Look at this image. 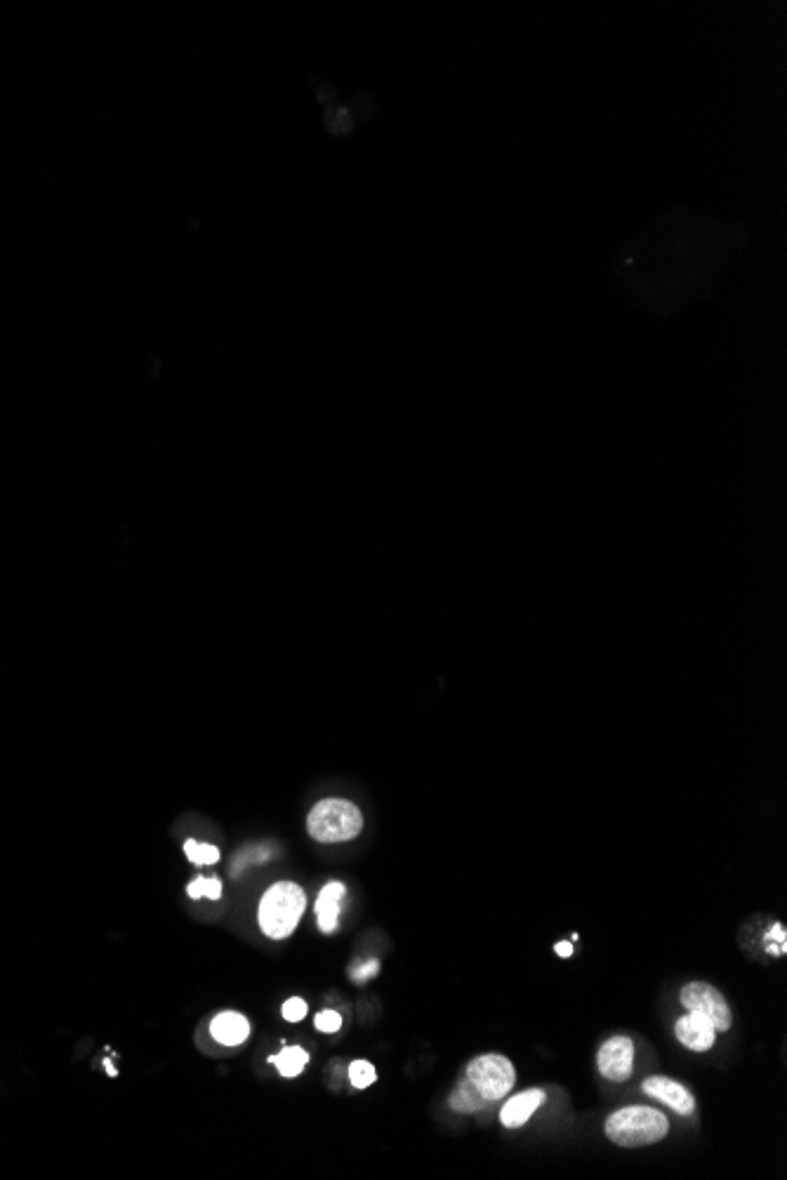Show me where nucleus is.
<instances>
[{
  "label": "nucleus",
  "instance_id": "f257e3e1",
  "mask_svg": "<svg viewBox=\"0 0 787 1180\" xmlns=\"http://www.w3.org/2000/svg\"><path fill=\"white\" fill-rule=\"evenodd\" d=\"M667 1117L646 1105H632L606 1119V1136L620 1148H644L667 1136Z\"/></svg>",
  "mask_w": 787,
  "mask_h": 1180
},
{
  "label": "nucleus",
  "instance_id": "f03ea898",
  "mask_svg": "<svg viewBox=\"0 0 787 1180\" xmlns=\"http://www.w3.org/2000/svg\"><path fill=\"white\" fill-rule=\"evenodd\" d=\"M304 905H307L304 891L293 881H281V884L271 886L262 896L260 912H257L264 936L274 940L288 938L300 924Z\"/></svg>",
  "mask_w": 787,
  "mask_h": 1180
},
{
  "label": "nucleus",
  "instance_id": "7ed1b4c3",
  "mask_svg": "<svg viewBox=\"0 0 787 1180\" xmlns=\"http://www.w3.org/2000/svg\"><path fill=\"white\" fill-rule=\"evenodd\" d=\"M307 830L321 844H340V841L359 837L363 830V815L352 801L323 799L309 813Z\"/></svg>",
  "mask_w": 787,
  "mask_h": 1180
},
{
  "label": "nucleus",
  "instance_id": "20e7f679",
  "mask_svg": "<svg viewBox=\"0 0 787 1180\" xmlns=\"http://www.w3.org/2000/svg\"><path fill=\"white\" fill-rule=\"evenodd\" d=\"M465 1079L486 1103H493V1100L507 1096L509 1089L514 1086V1079H517V1072H514V1065L507 1058L488 1053V1056L474 1058L467 1065Z\"/></svg>",
  "mask_w": 787,
  "mask_h": 1180
},
{
  "label": "nucleus",
  "instance_id": "39448f33",
  "mask_svg": "<svg viewBox=\"0 0 787 1180\" xmlns=\"http://www.w3.org/2000/svg\"><path fill=\"white\" fill-rule=\"evenodd\" d=\"M679 999L686 1006V1011H696L700 1016H705L717 1032H726L733 1023L729 1004H726L724 994L717 987L707 983H689L681 990Z\"/></svg>",
  "mask_w": 787,
  "mask_h": 1180
},
{
  "label": "nucleus",
  "instance_id": "423d86ee",
  "mask_svg": "<svg viewBox=\"0 0 787 1180\" xmlns=\"http://www.w3.org/2000/svg\"><path fill=\"white\" fill-rule=\"evenodd\" d=\"M599 1072L611 1082H625L634 1067V1044L627 1037H613L597 1053Z\"/></svg>",
  "mask_w": 787,
  "mask_h": 1180
},
{
  "label": "nucleus",
  "instance_id": "0eeeda50",
  "mask_svg": "<svg viewBox=\"0 0 787 1180\" xmlns=\"http://www.w3.org/2000/svg\"><path fill=\"white\" fill-rule=\"evenodd\" d=\"M674 1034H677L679 1042L691 1051H710L714 1046V1039H717V1030H714V1025L696 1011H689L686 1016H681L677 1020V1025H674Z\"/></svg>",
  "mask_w": 787,
  "mask_h": 1180
},
{
  "label": "nucleus",
  "instance_id": "6e6552de",
  "mask_svg": "<svg viewBox=\"0 0 787 1180\" xmlns=\"http://www.w3.org/2000/svg\"><path fill=\"white\" fill-rule=\"evenodd\" d=\"M644 1093L656 1100H663L667 1107H672L679 1115H693V1110H696V1100H693L689 1089L674 1082V1079L648 1077L644 1082Z\"/></svg>",
  "mask_w": 787,
  "mask_h": 1180
},
{
  "label": "nucleus",
  "instance_id": "1a4fd4ad",
  "mask_svg": "<svg viewBox=\"0 0 787 1180\" xmlns=\"http://www.w3.org/2000/svg\"><path fill=\"white\" fill-rule=\"evenodd\" d=\"M542 1100H545V1093H542L540 1089L524 1091V1093H519V1096L509 1098L507 1103L502 1105V1112H500L502 1124H505L507 1129H519V1126H524L528 1119L533 1117V1112L538 1110Z\"/></svg>",
  "mask_w": 787,
  "mask_h": 1180
},
{
  "label": "nucleus",
  "instance_id": "9d476101",
  "mask_svg": "<svg viewBox=\"0 0 787 1180\" xmlns=\"http://www.w3.org/2000/svg\"><path fill=\"white\" fill-rule=\"evenodd\" d=\"M347 888L340 881H330L321 888L319 900H316V921H319L323 933H333L340 919V905L345 898Z\"/></svg>",
  "mask_w": 787,
  "mask_h": 1180
},
{
  "label": "nucleus",
  "instance_id": "9b49d317",
  "mask_svg": "<svg viewBox=\"0 0 787 1180\" xmlns=\"http://www.w3.org/2000/svg\"><path fill=\"white\" fill-rule=\"evenodd\" d=\"M210 1032H213V1037L220 1044L238 1046L248 1039L250 1023L246 1020V1016H241V1013L224 1011L213 1020V1023H210Z\"/></svg>",
  "mask_w": 787,
  "mask_h": 1180
},
{
  "label": "nucleus",
  "instance_id": "f8f14e48",
  "mask_svg": "<svg viewBox=\"0 0 787 1180\" xmlns=\"http://www.w3.org/2000/svg\"><path fill=\"white\" fill-rule=\"evenodd\" d=\"M269 1063H274L283 1077H297L307 1067L309 1053L302 1046H286L279 1056H271Z\"/></svg>",
  "mask_w": 787,
  "mask_h": 1180
},
{
  "label": "nucleus",
  "instance_id": "ddd939ff",
  "mask_svg": "<svg viewBox=\"0 0 787 1180\" xmlns=\"http://www.w3.org/2000/svg\"><path fill=\"white\" fill-rule=\"evenodd\" d=\"M486 1105H488L486 1100L476 1093V1089L467 1082V1079H462V1082L458 1084V1089H455V1093L451 1096V1107L455 1112H462V1115L484 1110Z\"/></svg>",
  "mask_w": 787,
  "mask_h": 1180
},
{
  "label": "nucleus",
  "instance_id": "4468645a",
  "mask_svg": "<svg viewBox=\"0 0 787 1180\" xmlns=\"http://www.w3.org/2000/svg\"><path fill=\"white\" fill-rule=\"evenodd\" d=\"M184 853H187V858L194 865H215L217 860H220V848L210 844H198L194 839H189L187 844H184Z\"/></svg>",
  "mask_w": 787,
  "mask_h": 1180
},
{
  "label": "nucleus",
  "instance_id": "2eb2a0df",
  "mask_svg": "<svg viewBox=\"0 0 787 1180\" xmlns=\"http://www.w3.org/2000/svg\"><path fill=\"white\" fill-rule=\"evenodd\" d=\"M187 893H189V898H194V900H198V898L220 900L222 898V884H220V879L198 877L187 886Z\"/></svg>",
  "mask_w": 787,
  "mask_h": 1180
},
{
  "label": "nucleus",
  "instance_id": "dca6fc26",
  "mask_svg": "<svg viewBox=\"0 0 787 1180\" xmlns=\"http://www.w3.org/2000/svg\"><path fill=\"white\" fill-rule=\"evenodd\" d=\"M375 1077H378V1072H375V1067L370 1065L368 1060H354V1063L349 1065V1079H352L356 1089H368V1086L375 1082Z\"/></svg>",
  "mask_w": 787,
  "mask_h": 1180
},
{
  "label": "nucleus",
  "instance_id": "f3484780",
  "mask_svg": "<svg viewBox=\"0 0 787 1180\" xmlns=\"http://www.w3.org/2000/svg\"><path fill=\"white\" fill-rule=\"evenodd\" d=\"M269 858V848L267 846H257V848H248V851H243L241 855L236 858L234 863V874H238L243 870V867L253 865V863H264V860Z\"/></svg>",
  "mask_w": 787,
  "mask_h": 1180
},
{
  "label": "nucleus",
  "instance_id": "a211bd4d",
  "mask_svg": "<svg viewBox=\"0 0 787 1180\" xmlns=\"http://www.w3.org/2000/svg\"><path fill=\"white\" fill-rule=\"evenodd\" d=\"M304 1016H307V1004H304V999L295 997L283 1004V1018L290 1020V1023H300Z\"/></svg>",
  "mask_w": 787,
  "mask_h": 1180
},
{
  "label": "nucleus",
  "instance_id": "6ab92c4d",
  "mask_svg": "<svg viewBox=\"0 0 787 1180\" xmlns=\"http://www.w3.org/2000/svg\"><path fill=\"white\" fill-rule=\"evenodd\" d=\"M316 1027H319L321 1032H328V1034L337 1032L342 1027L340 1013H335V1011H323V1013H319V1016H316Z\"/></svg>",
  "mask_w": 787,
  "mask_h": 1180
},
{
  "label": "nucleus",
  "instance_id": "aec40b11",
  "mask_svg": "<svg viewBox=\"0 0 787 1180\" xmlns=\"http://www.w3.org/2000/svg\"><path fill=\"white\" fill-rule=\"evenodd\" d=\"M766 943H769L771 954L773 952L785 954V928H783V924H776L769 933H766Z\"/></svg>",
  "mask_w": 787,
  "mask_h": 1180
},
{
  "label": "nucleus",
  "instance_id": "412c9836",
  "mask_svg": "<svg viewBox=\"0 0 787 1180\" xmlns=\"http://www.w3.org/2000/svg\"><path fill=\"white\" fill-rule=\"evenodd\" d=\"M378 971H380L378 961H366V964H359L352 971V980H356V983H363V980L378 976Z\"/></svg>",
  "mask_w": 787,
  "mask_h": 1180
},
{
  "label": "nucleus",
  "instance_id": "4be33fe9",
  "mask_svg": "<svg viewBox=\"0 0 787 1180\" xmlns=\"http://www.w3.org/2000/svg\"><path fill=\"white\" fill-rule=\"evenodd\" d=\"M554 950H557L559 957H571V954H573V945L571 943H559L557 947H554Z\"/></svg>",
  "mask_w": 787,
  "mask_h": 1180
}]
</instances>
